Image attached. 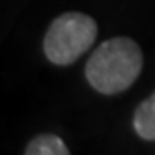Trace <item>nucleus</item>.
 Instances as JSON below:
<instances>
[{
    "mask_svg": "<svg viewBox=\"0 0 155 155\" xmlns=\"http://www.w3.org/2000/svg\"><path fill=\"white\" fill-rule=\"evenodd\" d=\"M143 67L140 45L127 36L104 41L86 64V79L97 91L114 95L127 90L136 81Z\"/></svg>",
    "mask_w": 155,
    "mask_h": 155,
    "instance_id": "obj_1",
    "label": "nucleus"
},
{
    "mask_svg": "<svg viewBox=\"0 0 155 155\" xmlns=\"http://www.w3.org/2000/svg\"><path fill=\"white\" fill-rule=\"evenodd\" d=\"M97 22L81 12H66L48 26L43 40L45 55L55 66H69L93 45Z\"/></svg>",
    "mask_w": 155,
    "mask_h": 155,
    "instance_id": "obj_2",
    "label": "nucleus"
},
{
    "mask_svg": "<svg viewBox=\"0 0 155 155\" xmlns=\"http://www.w3.org/2000/svg\"><path fill=\"white\" fill-rule=\"evenodd\" d=\"M136 133L145 140H155V93L141 102L133 119Z\"/></svg>",
    "mask_w": 155,
    "mask_h": 155,
    "instance_id": "obj_3",
    "label": "nucleus"
},
{
    "mask_svg": "<svg viewBox=\"0 0 155 155\" xmlns=\"http://www.w3.org/2000/svg\"><path fill=\"white\" fill-rule=\"evenodd\" d=\"M26 155H67L66 143L57 134H40L31 140L24 150Z\"/></svg>",
    "mask_w": 155,
    "mask_h": 155,
    "instance_id": "obj_4",
    "label": "nucleus"
}]
</instances>
